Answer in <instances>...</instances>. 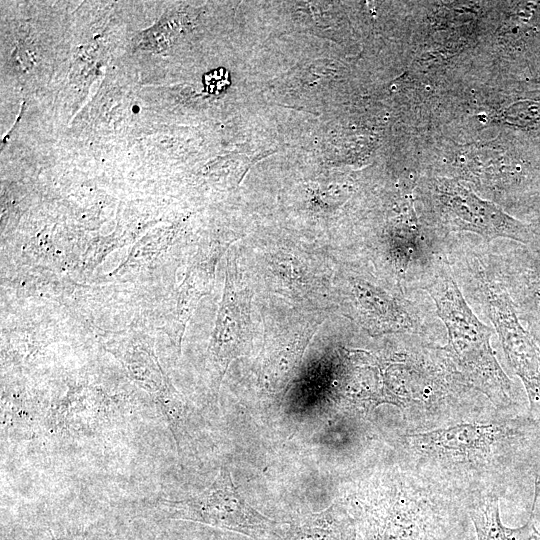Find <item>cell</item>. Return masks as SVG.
I'll use <instances>...</instances> for the list:
<instances>
[{"label":"cell","mask_w":540,"mask_h":540,"mask_svg":"<svg viewBox=\"0 0 540 540\" xmlns=\"http://www.w3.org/2000/svg\"><path fill=\"white\" fill-rule=\"evenodd\" d=\"M447 330V355L455 370L472 386L499 403L511 400L510 379L498 363L492 330L472 311L457 284L447 258L438 253L419 277Z\"/></svg>","instance_id":"obj_1"},{"label":"cell","mask_w":540,"mask_h":540,"mask_svg":"<svg viewBox=\"0 0 540 540\" xmlns=\"http://www.w3.org/2000/svg\"><path fill=\"white\" fill-rule=\"evenodd\" d=\"M465 264L472 292L494 325L509 365L525 387L530 415L540 423V344L521 323L488 260L474 253L465 257Z\"/></svg>","instance_id":"obj_2"},{"label":"cell","mask_w":540,"mask_h":540,"mask_svg":"<svg viewBox=\"0 0 540 540\" xmlns=\"http://www.w3.org/2000/svg\"><path fill=\"white\" fill-rule=\"evenodd\" d=\"M431 200L446 232H472L490 242L506 238L540 248V235L530 225L483 200L465 184L447 178L434 181Z\"/></svg>","instance_id":"obj_3"},{"label":"cell","mask_w":540,"mask_h":540,"mask_svg":"<svg viewBox=\"0 0 540 540\" xmlns=\"http://www.w3.org/2000/svg\"><path fill=\"white\" fill-rule=\"evenodd\" d=\"M170 518L190 520L238 532L256 540L275 535L283 522L251 507L236 489L228 468L220 467L214 481L201 493L183 500H161Z\"/></svg>","instance_id":"obj_4"},{"label":"cell","mask_w":540,"mask_h":540,"mask_svg":"<svg viewBox=\"0 0 540 540\" xmlns=\"http://www.w3.org/2000/svg\"><path fill=\"white\" fill-rule=\"evenodd\" d=\"M507 290L517 315L540 344V249L516 244L487 256Z\"/></svg>","instance_id":"obj_5"},{"label":"cell","mask_w":540,"mask_h":540,"mask_svg":"<svg viewBox=\"0 0 540 540\" xmlns=\"http://www.w3.org/2000/svg\"><path fill=\"white\" fill-rule=\"evenodd\" d=\"M349 301L357 320L371 333H413L421 319L414 305L374 283L354 277L349 280Z\"/></svg>","instance_id":"obj_6"},{"label":"cell","mask_w":540,"mask_h":540,"mask_svg":"<svg viewBox=\"0 0 540 540\" xmlns=\"http://www.w3.org/2000/svg\"><path fill=\"white\" fill-rule=\"evenodd\" d=\"M497 431L492 425L462 424L417 434L413 438L422 447L438 453L469 455L487 451Z\"/></svg>","instance_id":"obj_7"},{"label":"cell","mask_w":540,"mask_h":540,"mask_svg":"<svg viewBox=\"0 0 540 540\" xmlns=\"http://www.w3.org/2000/svg\"><path fill=\"white\" fill-rule=\"evenodd\" d=\"M540 491V478L535 481V496L528 521L521 527L508 528L500 518L497 497H488L475 503L469 513L478 540H532L538 533L534 524L536 500Z\"/></svg>","instance_id":"obj_8"},{"label":"cell","mask_w":540,"mask_h":540,"mask_svg":"<svg viewBox=\"0 0 540 540\" xmlns=\"http://www.w3.org/2000/svg\"><path fill=\"white\" fill-rule=\"evenodd\" d=\"M337 535L338 523L331 506L292 525L282 540H335Z\"/></svg>","instance_id":"obj_9"},{"label":"cell","mask_w":540,"mask_h":540,"mask_svg":"<svg viewBox=\"0 0 540 540\" xmlns=\"http://www.w3.org/2000/svg\"><path fill=\"white\" fill-rule=\"evenodd\" d=\"M518 123H534L540 121V102L519 103L511 113Z\"/></svg>","instance_id":"obj_10"},{"label":"cell","mask_w":540,"mask_h":540,"mask_svg":"<svg viewBox=\"0 0 540 540\" xmlns=\"http://www.w3.org/2000/svg\"><path fill=\"white\" fill-rule=\"evenodd\" d=\"M532 540H540V534H539V532L537 533V535H536Z\"/></svg>","instance_id":"obj_11"}]
</instances>
